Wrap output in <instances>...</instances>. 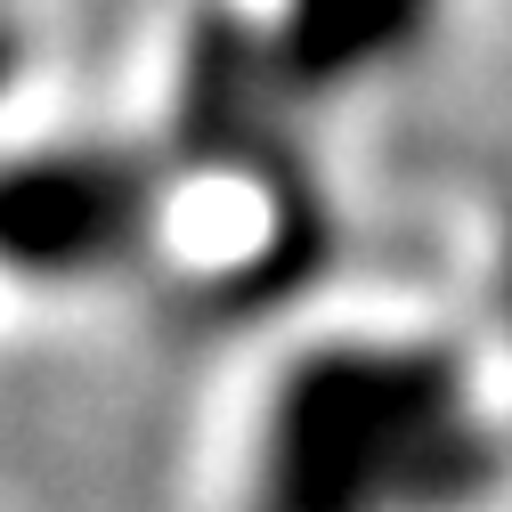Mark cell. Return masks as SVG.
Listing matches in <instances>:
<instances>
[{"label": "cell", "instance_id": "obj_5", "mask_svg": "<svg viewBox=\"0 0 512 512\" xmlns=\"http://www.w3.org/2000/svg\"><path fill=\"white\" fill-rule=\"evenodd\" d=\"M9 82H17V33H9V17H0V98H9Z\"/></svg>", "mask_w": 512, "mask_h": 512}, {"label": "cell", "instance_id": "obj_4", "mask_svg": "<svg viewBox=\"0 0 512 512\" xmlns=\"http://www.w3.org/2000/svg\"><path fill=\"white\" fill-rule=\"evenodd\" d=\"M496 317H504V342H512V220H504V252H496Z\"/></svg>", "mask_w": 512, "mask_h": 512}, {"label": "cell", "instance_id": "obj_1", "mask_svg": "<svg viewBox=\"0 0 512 512\" xmlns=\"http://www.w3.org/2000/svg\"><path fill=\"white\" fill-rule=\"evenodd\" d=\"M512 464L480 366L439 334H317L261 391L236 512H472Z\"/></svg>", "mask_w": 512, "mask_h": 512}, {"label": "cell", "instance_id": "obj_3", "mask_svg": "<svg viewBox=\"0 0 512 512\" xmlns=\"http://www.w3.org/2000/svg\"><path fill=\"white\" fill-rule=\"evenodd\" d=\"M431 25H439V0H277L261 41L309 106V98L391 74L399 57H415L431 41Z\"/></svg>", "mask_w": 512, "mask_h": 512}, {"label": "cell", "instance_id": "obj_2", "mask_svg": "<svg viewBox=\"0 0 512 512\" xmlns=\"http://www.w3.org/2000/svg\"><path fill=\"white\" fill-rule=\"evenodd\" d=\"M179 163L131 139H25L0 147V277L98 285L147 261L171 220Z\"/></svg>", "mask_w": 512, "mask_h": 512}]
</instances>
